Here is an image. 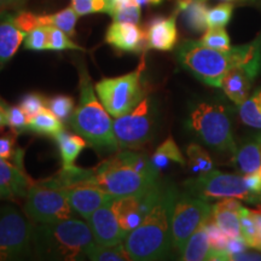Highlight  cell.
<instances>
[{"label":"cell","instance_id":"obj_1","mask_svg":"<svg viewBox=\"0 0 261 261\" xmlns=\"http://www.w3.org/2000/svg\"><path fill=\"white\" fill-rule=\"evenodd\" d=\"M177 194L174 188L162 185L144 220L127 234L123 244L130 260H160L169 253L172 247V210Z\"/></svg>","mask_w":261,"mask_h":261},{"label":"cell","instance_id":"obj_2","mask_svg":"<svg viewBox=\"0 0 261 261\" xmlns=\"http://www.w3.org/2000/svg\"><path fill=\"white\" fill-rule=\"evenodd\" d=\"M93 182L119 198L143 194L160 180L151 159L132 149H125L94 168Z\"/></svg>","mask_w":261,"mask_h":261},{"label":"cell","instance_id":"obj_3","mask_svg":"<svg viewBox=\"0 0 261 261\" xmlns=\"http://www.w3.org/2000/svg\"><path fill=\"white\" fill-rule=\"evenodd\" d=\"M79 103L75 107L69 123L77 135L86 139L98 152L110 154L119 150L113 128L112 115L107 112L93 91V84L84 64L79 68Z\"/></svg>","mask_w":261,"mask_h":261},{"label":"cell","instance_id":"obj_4","mask_svg":"<svg viewBox=\"0 0 261 261\" xmlns=\"http://www.w3.org/2000/svg\"><path fill=\"white\" fill-rule=\"evenodd\" d=\"M94 244L96 241L90 225L74 218L55 223H38L33 231V247L42 259L83 260Z\"/></svg>","mask_w":261,"mask_h":261},{"label":"cell","instance_id":"obj_5","mask_svg":"<svg viewBox=\"0 0 261 261\" xmlns=\"http://www.w3.org/2000/svg\"><path fill=\"white\" fill-rule=\"evenodd\" d=\"M248 44L219 51L207 47L201 41L187 40L178 47L177 58L182 68L208 86L221 87L224 77L246 62Z\"/></svg>","mask_w":261,"mask_h":261},{"label":"cell","instance_id":"obj_6","mask_svg":"<svg viewBox=\"0 0 261 261\" xmlns=\"http://www.w3.org/2000/svg\"><path fill=\"white\" fill-rule=\"evenodd\" d=\"M187 126L203 144L217 152L234 155L236 143L227 109L215 102H198L189 110Z\"/></svg>","mask_w":261,"mask_h":261},{"label":"cell","instance_id":"obj_7","mask_svg":"<svg viewBox=\"0 0 261 261\" xmlns=\"http://www.w3.org/2000/svg\"><path fill=\"white\" fill-rule=\"evenodd\" d=\"M144 61L135 71L116 77H104L94 85L98 98L113 117H120L133 110L144 99L142 75Z\"/></svg>","mask_w":261,"mask_h":261},{"label":"cell","instance_id":"obj_8","mask_svg":"<svg viewBox=\"0 0 261 261\" xmlns=\"http://www.w3.org/2000/svg\"><path fill=\"white\" fill-rule=\"evenodd\" d=\"M24 212L35 223H55L73 218L65 189L55 177L33 182L25 196Z\"/></svg>","mask_w":261,"mask_h":261},{"label":"cell","instance_id":"obj_9","mask_svg":"<svg viewBox=\"0 0 261 261\" xmlns=\"http://www.w3.org/2000/svg\"><path fill=\"white\" fill-rule=\"evenodd\" d=\"M185 191L197 196L205 201L223 200V198H238L252 203L261 201L248 188L244 175L230 174L212 169L202 173L196 178L185 181Z\"/></svg>","mask_w":261,"mask_h":261},{"label":"cell","instance_id":"obj_10","mask_svg":"<svg viewBox=\"0 0 261 261\" xmlns=\"http://www.w3.org/2000/svg\"><path fill=\"white\" fill-rule=\"evenodd\" d=\"M211 215L212 205L208 201L188 191L177 194L171 218L172 247L181 253L191 234L204 224Z\"/></svg>","mask_w":261,"mask_h":261},{"label":"cell","instance_id":"obj_11","mask_svg":"<svg viewBox=\"0 0 261 261\" xmlns=\"http://www.w3.org/2000/svg\"><path fill=\"white\" fill-rule=\"evenodd\" d=\"M155 123V104L151 98L145 96L135 109L116 117L113 122L119 148L121 150L138 149L146 144L154 136Z\"/></svg>","mask_w":261,"mask_h":261},{"label":"cell","instance_id":"obj_12","mask_svg":"<svg viewBox=\"0 0 261 261\" xmlns=\"http://www.w3.org/2000/svg\"><path fill=\"white\" fill-rule=\"evenodd\" d=\"M34 225L12 205L0 207V261L23 259L33 246Z\"/></svg>","mask_w":261,"mask_h":261},{"label":"cell","instance_id":"obj_13","mask_svg":"<svg viewBox=\"0 0 261 261\" xmlns=\"http://www.w3.org/2000/svg\"><path fill=\"white\" fill-rule=\"evenodd\" d=\"M162 184L159 182L150 190L143 194L125 196V197L115 198L113 202V210L115 212L120 226L126 234L133 231L142 224L144 218L148 214L150 208L161 191Z\"/></svg>","mask_w":261,"mask_h":261},{"label":"cell","instance_id":"obj_14","mask_svg":"<svg viewBox=\"0 0 261 261\" xmlns=\"http://www.w3.org/2000/svg\"><path fill=\"white\" fill-rule=\"evenodd\" d=\"M65 192L71 210L84 219H89L98 208L115 200L112 194L94 182H84L65 188Z\"/></svg>","mask_w":261,"mask_h":261},{"label":"cell","instance_id":"obj_15","mask_svg":"<svg viewBox=\"0 0 261 261\" xmlns=\"http://www.w3.org/2000/svg\"><path fill=\"white\" fill-rule=\"evenodd\" d=\"M113 202L98 208L87 219L97 244H115L122 242L127 236L113 210Z\"/></svg>","mask_w":261,"mask_h":261},{"label":"cell","instance_id":"obj_16","mask_svg":"<svg viewBox=\"0 0 261 261\" xmlns=\"http://www.w3.org/2000/svg\"><path fill=\"white\" fill-rule=\"evenodd\" d=\"M106 41L119 51L140 54L146 45V33L138 24L114 21L107 29Z\"/></svg>","mask_w":261,"mask_h":261},{"label":"cell","instance_id":"obj_17","mask_svg":"<svg viewBox=\"0 0 261 261\" xmlns=\"http://www.w3.org/2000/svg\"><path fill=\"white\" fill-rule=\"evenodd\" d=\"M33 182L23 168L0 158V200L25 197Z\"/></svg>","mask_w":261,"mask_h":261},{"label":"cell","instance_id":"obj_18","mask_svg":"<svg viewBox=\"0 0 261 261\" xmlns=\"http://www.w3.org/2000/svg\"><path fill=\"white\" fill-rule=\"evenodd\" d=\"M177 12L169 17H154L146 31V46L159 51H171L178 41Z\"/></svg>","mask_w":261,"mask_h":261},{"label":"cell","instance_id":"obj_19","mask_svg":"<svg viewBox=\"0 0 261 261\" xmlns=\"http://www.w3.org/2000/svg\"><path fill=\"white\" fill-rule=\"evenodd\" d=\"M243 205L238 198H223L212 205V219L230 238L241 234V213Z\"/></svg>","mask_w":261,"mask_h":261},{"label":"cell","instance_id":"obj_20","mask_svg":"<svg viewBox=\"0 0 261 261\" xmlns=\"http://www.w3.org/2000/svg\"><path fill=\"white\" fill-rule=\"evenodd\" d=\"M24 38L25 34L16 25L14 16L0 15V69L15 56Z\"/></svg>","mask_w":261,"mask_h":261},{"label":"cell","instance_id":"obj_21","mask_svg":"<svg viewBox=\"0 0 261 261\" xmlns=\"http://www.w3.org/2000/svg\"><path fill=\"white\" fill-rule=\"evenodd\" d=\"M234 163L243 175L261 172V135L248 137L234 152Z\"/></svg>","mask_w":261,"mask_h":261},{"label":"cell","instance_id":"obj_22","mask_svg":"<svg viewBox=\"0 0 261 261\" xmlns=\"http://www.w3.org/2000/svg\"><path fill=\"white\" fill-rule=\"evenodd\" d=\"M177 14H180L185 27L192 33H202L208 29V8L205 0H179Z\"/></svg>","mask_w":261,"mask_h":261},{"label":"cell","instance_id":"obj_23","mask_svg":"<svg viewBox=\"0 0 261 261\" xmlns=\"http://www.w3.org/2000/svg\"><path fill=\"white\" fill-rule=\"evenodd\" d=\"M252 80V77L242 68H234L224 77L221 89L231 102L241 106L249 96Z\"/></svg>","mask_w":261,"mask_h":261},{"label":"cell","instance_id":"obj_24","mask_svg":"<svg viewBox=\"0 0 261 261\" xmlns=\"http://www.w3.org/2000/svg\"><path fill=\"white\" fill-rule=\"evenodd\" d=\"M211 244L204 224H202L191 237L189 238L184 249L181 252V260L185 261H202L210 260Z\"/></svg>","mask_w":261,"mask_h":261},{"label":"cell","instance_id":"obj_25","mask_svg":"<svg viewBox=\"0 0 261 261\" xmlns=\"http://www.w3.org/2000/svg\"><path fill=\"white\" fill-rule=\"evenodd\" d=\"M54 138L58 145L63 166L74 165L75 160L77 159L80 152L89 144L86 139L83 138L81 136L71 135V133L65 132V130H62Z\"/></svg>","mask_w":261,"mask_h":261},{"label":"cell","instance_id":"obj_26","mask_svg":"<svg viewBox=\"0 0 261 261\" xmlns=\"http://www.w3.org/2000/svg\"><path fill=\"white\" fill-rule=\"evenodd\" d=\"M151 163L154 168L159 173L163 169L168 168L171 163H178L180 166H185V159L182 156L180 149L174 142L172 137H168L158 149L155 150L154 155L151 156Z\"/></svg>","mask_w":261,"mask_h":261},{"label":"cell","instance_id":"obj_27","mask_svg":"<svg viewBox=\"0 0 261 261\" xmlns=\"http://www.w3.org/2000/svg\"><path fill=\"white\" fill-rule=\"evenodd\" d=\"M28 129L31 132L38 133V135L55 137L62 130H64V125L63 121H61L57 116L52 114L48 108H46L29 120Z\"/></svg>","mask_w":261,"mask_h":261},{"label":"cell","instance_id":"obj_28","mask_svg":"<svg viewBox=\"0 0 261 261\" xmlns=\"http://www.w3.org/2000/svg\"><path fill=\"white\" fill-rule=\"evenodd\" d=\"M87 259L93 261H130L125 244H94L87 253Z\"/></svg>","mask_w":261,"mask_h":261},{"label":"cell","instance_id":"obj_29","mask_svg":"<svg viewBox=\"0 0 261 261\" xmlns=\"http://www.w3.org/2000/svg\"><path fill=\"white\" fill-rule=\"evenodd\" d=\"M55 178L65 188L74 187V185L84 184V182H93L94 180V168L86 169L77 167L75 165L63 166L60 172L55 175Z\"/></svg>","mask_w":261,"mask_h":261},{"label":"cell","instance_id":"obj_30","mask_svg":"<svg viewBox=\"0 0 261 261\" xmlns=\"http://www.w3.org/2000/svg\"><path fill=\"white\" fill-rule=\"evenodd\" d=\"M77 17L79 16H77L71 6L61 10L56 14L41 15L42 25H55V27L60 28L61 31L67 33L69 37L75 35V25H76Z\"/></svg>","mask_w":261,"mask_h":261},{"label":"cell","instance_id":"obj_31","mask_svg":"<svg viewBox=\"0 0 261 261\" xmlns=\"http://www.w3.org/2000/svg\"><path fill=\"white\" fill-rule=\"evenodd\" d=\"M187 155L189 168L195 174H202L213 169V160L201 145L195 144V143L188 145Z\"/></svg>","mask_w":261,"mask_h":261},{"label":"cell","instance_id":"obj_32","mask_svg":"<svg viewBox=\"0 0 261 261\" xmlns=\"http://www.w3.org/2000/svg\"><path fill=\"white\" fill-rule=\"evenodd\" d=\"M240 116L244 125L261 129V97L259 92L248 97L240 106Z\"/></svg>","mask_w":261,"mask_h":261},{"label":"cell","instance_id":"obj_33","mask_svg":"<svg viewBox=\"0 0 261 261\" xmlns=\"http://www.w3.org/2000/svg\"><path fill=\"white\" fill-rule=\"evenodd\" d=\"M17 132L10 130L9 133L0 137V158L9 160L18 167L23 168V156L24 151L22 149L17 148L16 145V139H17Z\"/></svg>","mask_w":261,"mask_h":261},{"label":"cell","instance_id":"obj_34","mask_svg":"<svg viewBox=\"0 0 261 261\" xmlns=\"http://www.w3.org/2000/svg\"><path fill=\"white\" fill-rule=\"evenodd\" d=\"M200 41L207 47L214 48V50L228 51L232 48L230 38H228L227 32L225 31L224 27L208 28L202 35Z\"/></svg>","mask_w":261,"mask_h":261},{"label":"cell","instance_id":"obj_35","mask_svg":"<svg viewBox=\"0 0 261 261\" xmlns=\"http://www.w3.org/2000/svg\"><path fill=\"white\" fill-rule=\"evenodd\" d=\"M48 33V50L51 51H64V50H77L84 51V48L70 40L69 35L55 25H46Z\"/></svg>","mask_w":261,"mask_h":261},{"label":"cell","instance_id":"obj_36","mask_svg":"<svg viewBox=\"0 0 261 261\" xmlns=\"http://www.w3.org/2000/svg\"><path fill=\"white\" fill-rule=\"evenodd\" d=\"M48 109L55 116H57L61 121H69L75 110V102L73 97L58 94L51 99H48Z\"/></svg>","mask_w":261,"mask_h":261},{"label":"cell","instance_id":"obj_37","mask_svg":"<svg viewBox=\"0 0 261 261\" xmlns=\"http://www.w3.org/2000/svg\"><path fill=\"white\" fill-rule=\"evenodd\" d=\"M19 107L22 108V110L24 112L29 121L33 116H35L37 114L48 108V99L44 94L31 92L22 97L21 102H19Z\"/></svg>","mask_w":261,"mask_h":261},{"label":"cell","instance_id":"obj_38","mask_svg":"<svg viewBox=\"0 0 261 261\" xmlns=\"http://www.w3.org/2000/svg\"><path fill=\"white\" fill-rule=\"evenodd\" d=\"M233 6L230 3H221L208 10L207 24L208 28L225 27L232 17Z\"/></svg>","mask_w":261,"mask_h":261},{"label":"cell","instance_id":"obj_39","mask_svg":"<svg viewBox=\"0 0 261 261\" xmlns=\"http://www.w3.org/2000/svg\"><path fill=\"white\" fill-rule=\"evenodd\" d=\"M241 234L248 247L255 248L257 246V228L256 223L250 210L244 207L241 213Z\"/></svg>","mask_w":261,"mask_h":261},{"label":"cell","instance_id":"obj_40","mask_svg":"<svg viewBox=\"0 0 261 261\" xmlns=\"http://www.w3.org/2000/svg\"><path fill=\"white\" fill-rule=\"evenodd\" d=\"M109 0H71V8L77 16L107 14Z\"/></svg>","mask_w":261,"mask_h":261},{"label":"cell","instance_id":"obj_41","mask_svg":"<svg viewBox=\"0 0 261 261\" xmlns=\"http://www.w3.org/2000/svg\"><path fill=\"white\" fill-rule=\"evenodd\" d=\"M6 119H8V126L15 132L23 133L28 132V119L22 108L19 106H6Z\"/></svg>","mask_w":261,"mask_h":261},{"label":"cell","instance_id":"obj_42","mask_svg":"<svg viewBox=\"0 0 261 261\" xmlns=\"http://www.w3.org/2000/svg\"><path fill=\"white\" fill-rule=\"evenodd\" d=\"M24 47L31 51L48 50V33L46 25L35 28L25 35Z\"/></svg>","mask_w":261,"mask_h":261},{"label":"cell","instance_id":"obj_43","mask_svg":"<svg viewBox=\"0 0 261 261\" xmlns=\"http://www.w3.org/2000/svg\"><path fill=\"white\" fill-rule=\"evenodd\" d=\"M15 23L21 32H23L25 35L29 32L34 31L35 28L42 27V18L41 15H35L31 11H21L17 15L14 16Z\"/></svg>","mask_w":261,"mask_h":261},{"label":"cell","instance_id":"obj_44","mask_svg":"<svg viewBox=\"0 0 261 261\" xmlns=\"http://www.w3.org/2000/svg\"><path fill=\"white\" fill-rule=\"evenodd\" d=\"M140 16H142L140 6L137 5L136 3H133V4L117 9L116 11L113 12L110 17H112L115 22H125V23L139 24Z\"/></svg>","mask_w":261,"mask_h":261},{"label":"cell","instance_id":"obj_45","mask_svg":"<svg viewBox=\"0 0 261 261\" xmlns=\"http://www.w3.org/2000/svg\"><path fill=\"white\" fill-rule=\"evenodd\" d=\"M248 248L247 243L244 242L242 237H234V238H228L227 246H226V253H227V260H230L231 256L236 255L242 252H246Z\"/></svg>","mask_w":261,"mask_h":261},{"label":"cell","instance_id":"obj_46","mask_svg":"<svg viewBox=\"0 0 261 261\" xmlns=\"http://www.w3.org/2000/svg\"><path fill=\"white\" fill-rule=\"evenodd\" d=\"M230 260L233 261H259L261 260V254L260 253H248L242 252L236 255L231 256Z\"/></svg>","mask_w":261,"mask_h":261},{"label":"cell","instance_id":"obj_47","mask_svg":"<svg viewBox=\"0 0 261 261\" xmlns=\"http://www.w3.org/2000/svg\"><path fill=\"white\" fill-rule=\"evenodd\" d=\"M136 3L135 0H109V5H108V11L107 14L109 16H112L114 11H116L117 9L123 8V6L133 4Z\"/></svg>","mask_w":261,"mask_h":261},{"label":"cell","instance_id":"obj_48","mask_svg":"<svg viewBox=\"0 0 261 261\" xmlns=\"http://www.w3.org/2000/svg\"><path fill=\"white\" fill-rule=\"evenodd\" d=\"M252 212L254 220L256 223V228H257V246L256 249L261 250V205L256 208V210H250Z\"/></svg>","mask_w":261,"mask_h":261},{"label":"cell","instance_id":"obj_49","mask_svg":"<svg viewBox=\"0 0 261 261\" xmlns=\"http://www.w3.org/2000/svg\"><path fill=\"white\" fill-rule=\"evenodd\" d=\"M8 106L5 102H0V130L5 128L8 126V119H6V112L5 107Z\"/></svg>","mask_w":261,"mask_h":261},{"label":"cell","instance_id":"obj_50","mask_svg":"<svg viewBox=\"0 0 261 261\" xmlns=\"http://www.w3.org/2000/svg\"><path fill=\"white\" fill-rule=\"evenodd\" d=\"M22 2H24V0H0V10L9 8V6L21 4Z\"/></svg>","mask_w":261,"mask_h":261},{"label":"cell","instance_id":"obj_51","mask_svg":"<svg viewBox=\"0 0 261 261\" xmlns=\"http://www.w3.org/2000/svg\"><path fill=\"white\" fill-rule=\"evenodd\" d=\"M136 4L142 6H148V5H160L163 0H135Z\"/></svg>","mask_w":261,"mask_h":261},{"label":"cell","instance_id":"obj_52","mask_svg":"<svg viewBox=\"0 0 261 261\" xmlns=\"http://www.w3.org/2000/svg\"><path fill=\"white\" fill-rule=\"evenodd\" d=\"M257 92H259V94H260V97H261V91H257Z\"/></svg>","mask_w":261,"mask_h":261},{"label":"cell","instance_id":"obj_53","mask_svg":"<svg viewBox=\"0 0 261 261\" xmlns=\"http://www.w3.org/2000/svg\"><path fill=\"white\" fill-rule=\"evenodd\" d=\"M0 102H4V100H3V99H2V98H0Z\"/></svg>","mask_w":261,"mask_h":261},{"label":"cell","instance_id":"obj_54","mask_svg":"<svg viewBox=\"0 0 261 261\" xmlns=\"http://www.w3.org/2000/svg\"><path fill=\"white\" fill-rule=\"evenodd\" d=\"M226 2H228V0H226Z\"/></svg>","mask_w":261,"mask_h":261}]
</instances>
